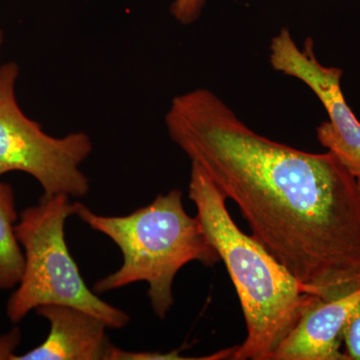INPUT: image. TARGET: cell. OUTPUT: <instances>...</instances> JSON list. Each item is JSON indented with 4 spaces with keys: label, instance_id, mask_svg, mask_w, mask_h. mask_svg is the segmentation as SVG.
<instances>
[{
    "label": "cell",
    "instance_id": "cell-13",
    "mask_svg": "<svg viewBox=\"0 0 360 360\" xmlns=\"http://www.w3.org/2000/svg\"><path fill=\"white\" fill-rule=\"evenodd\" d=\"M2 42H4V33L0 30V51H1Z\"/></svg>",
    "mask_w": 360,
    "mask_h": 360
},
{
    "label": "cell",
    "instance_id": "cell-7",
    "mask_svg": "<svg viewBox=\"0 0 360 360\" xmlns=\"http://www.w3.org/2000/svg\"><path fill=\"white\" fill-rule=\"evenodd\" d=\"M35 312L49 322V335L14 360H111L115 347L98 317L68 305H44Z\"/></svg>",
    "mask_w": 360,
    "mask_h": 360
},
{
    "label": "cell",
    "instance_id": "cell-11",
    "mask_svg": "<svg viewBox=\"0 0 360 360\" xmlns=\"http://www.w3.org/2000/svg\"><path fill=\"white\" fill-rule=\"evenodd\" d=\"M205 0H174L170 14L181 25H191L198 20L205 8Z\"/></svg>",
    "mask_w": 360,
    "mask_h": 360
},
{
    "label": "cell",
    "instance_id": "cell-10",
    "mask_svg": "<svg viewBox=\"0 0 360 360\" xmlns=\"http://www.w3.org/2000/svg\"><path fill=\"white\" fill-rule=\"evenodd\" d=\"M342 338L348 359L360 360V300L348 315Z\"/></svg>",
    "mask_w": 360,
    "mask_h": 360
},
{
    "label": "cell",
    "instance_id": "cell-14",
    "mask_svg": "<svg viewBox=\"0 0 360 360\" xmlns=\"http://www.w3.org/2000/svg\"><path fill=\"white\" fill-rule=\"evenodd\" d=\"M357 182H359V187L360 191V179H357Z\"/></svg>",
    "mask_w": 360,
    "mask_h": 360
},
{
    "label": "cell",
    "instance_id": "cell-5",
    "mask_svg": "<svg viewBox=\"0 0 360 360\" xmlns=\"http://www.w3.org/2000/svg\"><path fill=\"white\" fill-rule=\"evenodd\" d=\"M20 68L14 63L0 66V177L25 172L44 189V195L65 194L84 198L90 191L89 177L80 165L94 144L85 132L53 137L25 115L15 94Z\"/></svg>",
    "mask_w": 360,
    "mask_h": 360
},
{
    "label": "cell",
    "instance_id": "cell-8",
    "mask_svg": "<svg viewBox=\"0 0 360 360\" xmlns=\"http://www.w3.org/2000/svg\"><path fill=\"white\" fill-rule=\"evenodd\" d=\"M360 300V286L340 297H317L277 347L272 360H349L340 352L342 331Z\"/></svg>",
    "mask_w": 360,
    "mask_h": 360
},
{
    "label": "cell",
    "instance_id": "cell-12",
    "mask_svg": "<svg viewBox=\"0 0 360 360\" xmlns=\"http://www.w3.org/2000/svg\"><path fill=\"white\" fill-rule=\"evenodd\" d=\"M21 340L22 333L18 328H13L6 333H0V360H14Z\"/></svg>",
    "mask_w": 360,
    "mask_h": 360
},
{
    "label": "cell",
    "instance_id": "cell-6",
    "mask_svg": "<svg viewBox=\"0 0 360 360\" xmlns=\"http://www.w3.org/2000/svg\"><path fill=\"white\" fill-rule=\"evenodd\" d=\"M314 46V39L307 37L300 49L290 30L283 27L270 42V65L284 75L300 80L319 97L329 117L328 122L317 127L319 143L333 153L350 174L360 179V122L343 96V71L319 63Z\"/></svg>",
    "mask_w": 360,
    "mask_h": 360
},
{
    "label": "cell",
    "instance_id": "cell-9",
    "mask_svg": "<svg viewBox=\"0 0 360 360\" xmlns=\"http://www.w3.org/2000/svg\"><path fill=\"white\" fill-rule=\"evenodd\" d=\"M18 219L13 187L0 182V290L16 288L25 269V255L16 236Z\"/></svg>",
    "mask_w": 360,
    "mask_h": 360
},
{
    "label": "cell",
    "instance_id": "cell-1",
    "mask_svg": "<svg viewBox=\"0 0 360 360\" xmlns=\"http://www.w3.org/2000/svg\"><path fill=\"white\" fill-rule=\"evenodd\" d=\"M165 127L307 292L331 300L360 286L359 182L333 153L257 134L205 89L174 97Z\"/></svg>",
    "mask_w": 360,
    "mask_h": 360
},
{
    "label": "cell",
    "instance_id": "cell-2",
    "mask_svg": "<svg viewBox=\"0 0 360 360\" xmlns=\"http://www.w3.org/2000/svg\"><path fill=\"white\" fill-rule=\"evenodd\" d=\"M188 196L226 266L245 315L248 336L233 359L272 360L319 296L307 292L264 245L240 231L227 210L226 198L195 163H191Z\"/></svg>",
    "mask_w": 360,
    "mask_h": 360
},
{
    "label": "cell",
    "instance_id": "cell-3",
    "mask_svg": "<svg viewBox=\"0 0 360 360\" xmlns=\"http://www.w3.org/2000/svg\"><path fill=\"white\" fill-rule=\"evenodd\" d=\"M75 215L122 253V266L97 281L92 290L103 295L146 281L151 309L160 319L174 305L172 285L182 267L193 262L213 266L220 260L200 220L186 212L177 188L124 217L97 214L80 202Z\"/></svg>",
    "mask_w": 360,
    "mask_h": 360
},
{
    "label": "cell",
    "instance_id": "cell-4",
    "mask_svg": "<svg viewBox=\"0 0 360 360\" xmlns=\"http://www.w3.org/2000/svg\"><path fill=\"white\" fill-rule=\"evenodd\" d=\"M77 202L65 194L42 195L28 206L16 224V236L25 255L20 283L9 297L6 315L18 323L44 305H68L98 317L108 328L129 326L124 310L104 302L87 288L65 238L66 220L77 212Z\"/></svg>",
    "mask_w": 360,
    "mask_h": 360
}]
</instances>
